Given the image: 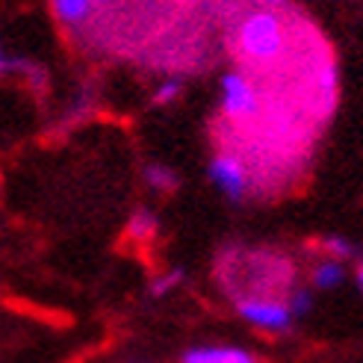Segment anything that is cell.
<instances>
[{"mask_svg":"<svg viewBox=\"0 0 363 363\" xmlns=\"http://www.w3.org/2000/svg\"><path fill=\"white\" fill-rule=\"evenodd\" d=\"M180 363H257L248 352L233 346H201L184 352Z\"/></svg>","mask_w":363,"mask_h":363,"instance_id":"5b68a950","label":"cell"},{"mask_svg":"<svg viewBox=\"0 0 363 363\" xmlns=\"http://www.w3.org/2000/svg\"><path fill=\"white\" fill-rule=\"evenodd\" d=\"M145 180H148V186L157 189V192H174L180 177L172 166H162V162H154V166L145 169Z\"/></svg>","mask_w":363,"mask_h":363,"instance_id":"52a82bcc","label":"cell"},{"mask_svg":"<svg viewBox=\"0 0 363 363\" xmlns=\"http://www.w3.org/2000/svg\"><path fill=\"white\" fill-rule=\"evenodd\" d=\"M9 62H12V60H6V57H4V48H0V71H9Z\"/></svg>","mask_w":363,"mask_h":363,"instance_id":"9a60e30c","label":"cell"},{"mask_svg":"<svg viewBox=\"0 0 363 363\" xmlns=\"http://www.w3.org/2000/svg\"><path fill=\"white\" fill-rule=\"evenodd\" d=\"M263 101L260 89L251 83L245 71H228L222 77V113L230 121H248L254 116H260Z\"/></svg>","mask_w":363,"mask_h":363,"instance_id":"3957f363","label":"cell"},{"mask_svg":"<svg viewBox=\"0 0 363 363\" xmlns=\"http://www.w3.org/2000/svg\"><path fill=\"white\" fill-rule=\"evenodd\" d=\"M127 233L136 240H151L157 233V216L151 210H136L130 225H127Z\"/></svg>","mask_w":363,"mask_h":363,"instance_id":"9c48e42d","label":"cell"},{"mask_svg":"<svg viewBox=\"0 0 363 363\" xmlns=\"http://www.w3.org/2000/svg\"><path fill=\"white\" fill-rule=\"evenodd\" d=\"M322 248L328 251V260H337V263L354 257V245L349 240H342V237H325L322 240Z\"/></svg>","mask_w":363,"mask_h":363,"instance_id":"8fae6325","label":"cell"},{"mask_svg":"<svg viewBox=\"0 0 363 363\" xmlns=\"http://www.w3.org/2000/svg\"><path fill=\"white\" fill-rule=\"evenodd\" d=\"M207 174L213 180V186L225 192L230 201H245L254 189V174L237 151H219L210 160Z\"/></svg>","mask_w":363,"mask_h":363,"instance_id":"7a4b0ae2","label":"cell"},{"mask_svg":"<svg viewBox=\"0 0 363 363\" xmlns=\"http://www.w3.org/2000/svg\"><path fill=\"white\" fill-rule=\"evenodd\" d=\"M251 4H257V6H263V9H284L286 4H289V0H251Z\"/></svg>","mask_w":363,"mask_h":363,"instance_id":"5bb4252c","label":"cell"},{"mask_svg":"<svg viewBox=\"0 0 363 363\" xmlns=\"http://www.w3.org/2000/svg\"><path fill=\"white\" fill-rule=\"evenodd\" d=\"M311 307H313V296L307 293V289H293V296H289V301H286L289 316L298 319V316H304L307 311H311Z\"/></svg>","mask_w":363,"mask_h":363,"instance_id":"4fadbf2b","label":"cell"},{"mask_svg":"<svg viewBox=\"0 0 363 363\" xmlns=\"http://www.w3.org/2000/svg\"><path fill=\"white\" fill-rule=\"evenodd\" d=\"M342 278H346V269L337 260H322L316 269H313V286L316 289H334Z\"/></svg>","mask_w":363,"mask_h":363,"instance_id":"ba28073f","label":"cell"},{"mask_svg":"<svg viewBox=\"0 0 363 363\" xmlns=\"http://www.w3.org/2000/svg\"><path fill=\"white\" fill-rule=\"evenodd\" d=\"M127 363H151V360H127Z\"/></svg>","mask_w":363,"mask_h":363,"instance_id":"e0dca14e","label":"cell"},{"mask_svg":"<svg viewBox=\"0 0 363 363\" xmlns=\"http://www.w3.org/2000/svg\"><path fill=\"white\" fill-rule=\"evenodd\" d=\"M184 284V269H169L166 275H160V278H154L151 281V286H148V293L154 296V298H162V296H169L174 286H180Z\"/></svg>","mask_w":363,"mask_h":363,"instance_id":"30bf717a","label":"cell"},{"mask_svg":"<svg viewBox=\"0 0 363 363\" xmlns=\"http://www.w3.org/2000/svg\"><path fill=\"white\" fill-rule=\"evenodd\" d=\"M237 50L248 62L269 65L286 53V27L278 9H254L237 24Z\"/></svg>","mask_w":363,"mask_h":363,"instance_id":"6da1fadb","label":"cell"},{"mask_svg":"<svg viewBox=\"0 0 363 363\" xmlns=\"http://www.w3.org/2000/svg\"><path fill=\"white\" fill-rule=\"evenodd\" d=\"M237 311L248 325L263 328V331H286L293 325L286 304L278 298H240Z\"/></svg>","mask_w":363,"mask_h":363,"instance_id":"277c9868","label":"cell"},{"mask_svg":"<svg viewBox=\"0 0 363 363\" xmlns=\"http://www.w3.org/2000/svg\"><path fill=\"white\" fill-rule=\"evenodd\" d=\"M180 89H184V83H180L177 77H169L166 83H160L157 89H154V104L157 106H169L172 101H177V95H180Z\"/></svg>","mask_w":363,"mask_h":363,"instance_id":"7c38bea8","label":"cell"},{"mask_svg":"<svg viewBox=\"0 0 363 363\" xmlns=\"http://www.w3.org/2000/svg\"><path fill=\"white\" fill-rule=\"evenodd\" d=\"M50 6L65 27H80L95 15V0H50Z\"/></svg>","mask_w":363,"mask_h":363,"instance_id":"8992f818","label":"cell"},{"mask_svg":"<svg viewBox=\"0 0 363 363\" xmlns=\"http://www.w3.org/2000/svg\"><path fill=\"white\" fill-rule=\"evenodd\" d=\"M357 286H360V293H363V263L357 266Z\"/></svg>","mask_w":363,"mask_h":363,"instance_id":"2e32d148","label":"cell"}]
</instances>
